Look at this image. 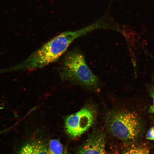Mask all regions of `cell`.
Returning a JSON list of instances; mask_svg holds the SVG:
<instances>
[{
  "mask_svg": "<svg viewBox=\"0 0 154 154\" xmlns=\"http://www.w3.org/2000/svg\"><path fill=\"white\" fill-rule=\"evenodd\" d=\"M149 148L144 146H133L125 151L122 154H149Z\"/></svg>",
  "mask_w": 154,
  "mask_h": 154,
  "instance_id": "cell-8",
  "label": "cell"
},
{
  "mask_svg": "<svg viewBox=\"0 0 154 154\" xmlns=\"http://www.w3.org/2000/svg\"><path fill=\"white\" fill-rule=\"evenodd\" d=\"M146 138L147 139L154 140V126L151 127L148 131Z\"/></svg>",
  "mask_w": 154,
  "mask_h": 154,
  "instance_id": "cell-9",
  "label": "cell"
},
{
  "mask_svg": "<svg viewBox=\"0 0 154 154\" xmlns=\"http://www.w3.org/2000/svg\"><path fill=\"white\" fill-rule=\"evenodd\" d=\"M89 32L86 28L61 33L32 53L26 59L14 66L13 70H30L43 67L56 61L76 39Z\"/></svg>",
  "mask_w": 154,
  "mask_h": 154,
  "instance_id": "cell-1",
  "label": "cell"
},
{
  "mask_svg": "<svg viewBox=\"0 0 154 154\" xmlns=\"http://www.w3.org/2000/svg\"><path fill=\"white\" fill-rule=\"evenodd\" d=\"M105 125L112 135L124 141L136 139L141 129L140 121L135 113L117 109L108 113L106 119Z\"/></svg>",
  "mask_w": 154,
  "mask_h": 154,
  "instance_id": "cell-3",
  "label": "cell"
},
{
  "mask_svg": "<svg viewBox=\"0 0 154 154\" xmlns=\"http://www.w3.org/2000/svg\"><path fill=\"white\" fill-rule=\"evenodd\" d=\"M151 94V96L153 98V104L150 107L149 112L150 113L154 114V92Z\"/></svg>",
  "mask_w": 154,
  "mask_h": 154,
  "instance_id": "cell-10",
  "label": "cell"
},
{
  "mask_svg": "<svg viewBox=\"0 0 154 154\" xmlns=\"http://www.w3.org/2000/svg\"><path fill=\"white\" fill-rule=\"evenodd\" d=\"M96 116L94 107L89 105L84 106L78 112L66 117L64 125L66 133L72 138L80 136L93 125Z\"/></svg>",
  "mask_w": 154,
  "mask_h": 154,
  "instance_id": "cell-4",
  "label": "cell"
},
{
  "mask_svg": "<svg viewBox=\"0 0 154 154\" xmlns=\"http://www.w3.org/2000/svg\"><path fill=\"white\" fill-rule=\"evenodd\" d=\"M59 73L63 80L89 89H96L99 86V79L87 64L83 53L78 49L65 54L61 61Z\"/></svg>",
  "mask_w": 154,
  "mask_h": 154,
  "instance_id": "cell-2",
  "label": "cell"
},
{
  "mask_svg": "<svg viewBox=\"0 0 154 154\" xmlns=\"http://www.w3.org/2000/svg\"><path fill=\"white\" fill-rule=\"evenodd\" d=\"M105 145L104 132L100 130H96L90 134L76 154H108Z\"/></svg>",
  "mask_w": 154,
  "mask_h": 154,
  "instance_id": "cell-5",
  "label": "cell"
},
{
  "mask_svg": "<svg viewBox=\"0 0 154 154\" xmlns=\"http://www.w3.org/2000/svg\"><path fill=\"white\" fill-rule=\"evenodd\" d=\"M46 145L40 141H34L24 145L19 154H47Z\"/></svg>",
  "mask_w": 154,
  "mask_h": 154,
  "instance_id": "cell-6",
  "label": "cell"
},
{
  "mask_svg": "<svg viewBox=\"0 0 154 154\" xmlns=\"http://www.w3.org/2000/svg\"><path fill=\"white\" fill-rule=\"evenodd\" d=\"M63 154H70V153L68 152L66 149H65Z\"/></svg>",
  "mask_w": 154,
  "mask_h": 154,
  "instance_id": "cell-11",
  "label": "cell"
},
{
  "mask_svg": "<svg viewBox=\"0 0 154 154\" xmlns=\"http://www.w3.org/2000/svg\"><path fill=\"white\" fill-rule=\"evenodd\" d=\"M47 154H63L62 145L58 140H50L47 149Z\"/></svg>",
  "mask_w": 154,
  "mask_h": 154,
  "instance_id": "cell-7",
  "label": "cell"
}]
</instances>
